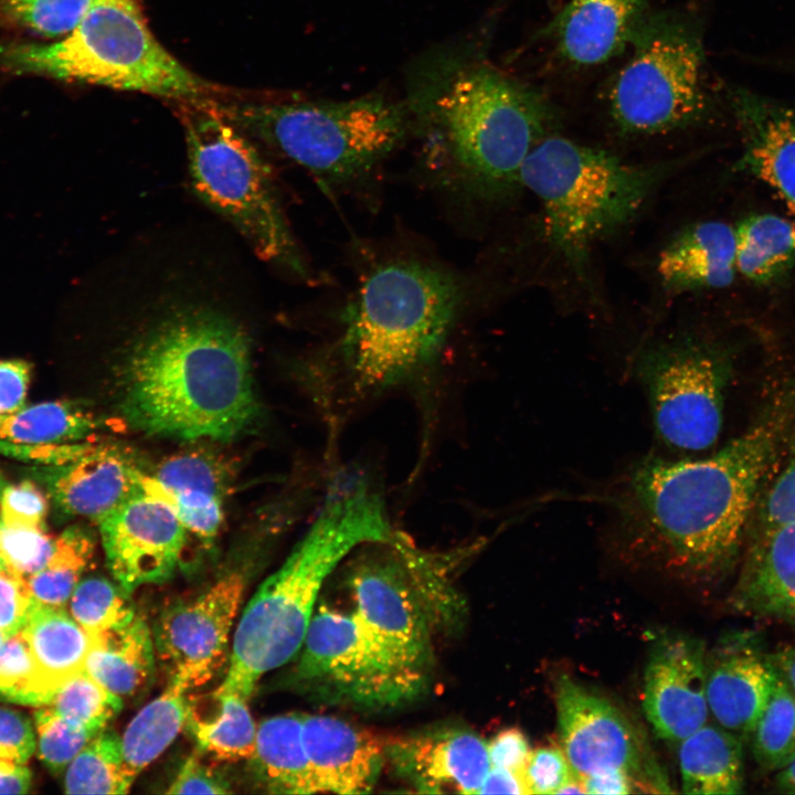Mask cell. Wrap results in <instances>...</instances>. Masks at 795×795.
<instances>
[{
    "label": "cell",
    "mask_w": 795,
    "mask_h": 795,
    "mask_svg": "<svg viewBox=\"0 0 795 795\" xmlns=\"http://www.w3.org/2000/svg\"><path fill=\"white\" fill-rule=\"evenodd\" d=\"M608 97L621 132L653 136L701 120L710 107L702 36L687 19L647 17Z\"/></svg>",
    "instance_id": "11"
},
{
    "label": "cell",
    "mask_w": 795,
    "mask_h": 795,
    "mask_svg": "<svg viewBox=\"0 0 795 795\" xmlns=\"http://www.w3.org/2000/svg\"><path fill=\"white\" fill-rule=\"evenodd\" d=\"M146 474L125 452L92 446L56 465L47 475L50 492L66 513L98 520L142 491Z\"/></svg>",
    "instance_id": "22"
},
{
    "label": "cell",
    "mask_w": 795,
    "mask_h": 795,
    "mask_svg": "<svg viewBox=\"0 0 795 795\" xmlns=\"http://www.w3.org/2000/svg\"><path fill=\"white\" fill-rule=\"evenodd\" d=\"M784 426L775 413L710 456L637 460L608 501L623 549L679 579H722L736 560Z\"/></svg>",
    "instance_id": "2"
},
{
    "label": "cell",
    "mask_w": 795,
    "mask_h": 795,
    "mask_svg": "<svg viewBox=\"0 0 795 795\" xmlns=\"http://www.w3.org/2000/svg\"><path fill=\"white\" fill-rule=\"evenodd\" d=\"M142 489L166 501L186 529L198 537L211 540L219 532L223 520V498L202 491L170 490L147 475L142 481Z\"/></svg>",
    "instance_id": "42"
},
{
    "label": "cell",
    "mask_w": 795,
    "mask_h": 795,
    "mask_svg": "<svg viewBox=\"0 0 795 795\" xmlns=\"http://www.w3.org/2000/svg\"><path fill=\"white\" fill-rule=\"evenodd\" d=\"M725 356L689 332H676L647 344L636 373L649 402L655 433L674 452H699L719 438Z\"/></svg>",
    "instance_id": "12"
},
{
    "label": "cell",
    "mask_w": 795,
    "mask_h": 795,
    "mask_svg": "<svg viewBox=\"0 0 795 795\" xmlns=\"http://www.w3.org/2000/svg\"><path fill=\"white\" fill-rule=\"evenodd\" d=\"M21 633L54 692L68 678L85 670L92 637L65 607L35 602Z\"/></svg>",
    "instance_id": "29"
},
{
    "label": "cell",
    "mask_w": 795,
    "mask_h": 795,
    "mask_svg": "<svg viewBox=\"0 0 795 795\" xmlns=\"http://www.w3.org/2000/svg\"><path fill=\"white\" fill-rule=\"evenodd\" d=\"M189 689L169 679L165 690L148 702L128 723L121 739L125 763L137 775L173 742L186 727L190 711Z\"/></svg>",
    "instance_id": "31"
},
{
    "label": "cell",
    "mask_w": 795,
    "mask_h": 795,
    "mask_svg": "<svg viewBox=\"0 0 795 795\" xmlns=\"http://www.w3.org/2000/svg\"><path fill=\"white\" fill-rule=\"evenodd\" d=\"M478 794H529L523 776L505 768L490 767Z\"/></svg>",
    "instance_id": "54"
},
{
    "label": "cell",
    "mask_w": 795,
    "mask_h": 795,
    "mask_svg": "<svg viewBox=\"0 0 795 795\" xmlns=\"http://www.w3.org/2000/svg\"><path fill=\"white\" fill-rule=\"evenodd\" d=\"M34 750L30 720L17 710L0 707V757L25 764Z\"/></svg>",
    "instance_id": "49"
},
{
    "label": "cell",
    "mask_w": 795,
    "mask_h": 795,
    "mask_svg": "<svg viewBox=\"0 0 795 795\" xmlns=\"http://www.w3.org/2000/svg\"><path fill=\"white\" fill-rule=\"evenodd\" d=\"M208 99L253 141L332 183L370 173L407 129L403 110L379 96L342 102Z\"/></svg>",
    "instance_id": "8"
},
{
    "label": "cell",
    "mask_w": 795,
    "mask_h": 795,
    "mask_svg": "<svg viewBox=\"0 0 795 795\" xmlns=\"http://www.w3.org/2000/svg\"><path fill=\"white\" fill-rule=\"evenodd\" d=\"M219 711L212 719H200L190 708L186 727L205 754L224 761L250 759L254 752L257 724L248 699L232 691L215 690Z\"/></svg>",
    "instance_id": "33"
},
{
    "label": "cell",
    "mask_w": 795,
    "mask_h": 795,
    "mask_svg": "<svg viewBox=\"0 0 795 795\" xmlns=\"http://www.w3.org/2000/svg\"><path fill=\"white\" fill-rule=\"evenodd\" d=\"M231 785L218 771L203 763L197 754L186 759L167 794H229Z\"/></svg>",
    "instance_id": "48"
},
{
    "label": "cell",
    "mask_w": 795,
    "mask_h": 795,
    "mask_svg": "<svg viewBox=\"0 0 795 795\" xmlns=\"http://www.w3.org/2000/svg\"><path fill=\"white\" fill-rule=\"evenodd\" d=\"M555 124L538 91L476 66L457 75L437 104L434 162L457 189L501 199L521 188L527 157Z\"/></svg>",
    "instance_id": "5"
},
{
    "label": "cell",
    "mask_w": 795,
    "mask_h": 795,
    "mask_svg": "<svg viewBox=\"0 0 795 795\" xmlns=\"http://www.w3.org/2000/svg\"><path fill=\"white\" fill-rule=\"evenodd\" d=\"M25 576L0 569V629L9 637L21 632L35 604Z\"/></svg>",
    "instance_id": "47"
},
{
    "label": "cell",
    "mask_w": 795,
    "mask_h": 795,
    "mask_svg": "<svg viewBox=\"0 0 795 795\" xmlns=\"http://www.w3.org/2000/svg\"><path fill=\"white\" fill-rule=\"evenodd\" d=\"M94 0H0V24L42 38L71 32Z\"/></svg>",
    "instance_id": "39"
},
{
    "label": "cell",
    "mask_w": 795,
    "mask_h": 795,
    "mask_svg": "<svg viewBox=\"0 0 795 795\" xmlns=\"http://www.w3.org/2000/svg\"><path fill=\"white\" fill-rule=\"evenodd\" d=\"M245 587V575L234 571L195 597L162 610L152 637L169 679L190 690L215 677L227 659L230 634Z\"/></svg>",
    "instance_id": "15"
},
{
    "label": "cell",
    "mask_w": 795,
    "mask_h": 795,
    "mask_svg": "<svg viewBox=\"0 0 795 795\" xmlns=\"http://www.w3.org/2000/svg\"><path fill=\"white\" fill-rule=\"evenodd\" d=\"M55 540L45 528L0 522V550L6 566L25 577L45 566L54 552Z\"/></svg>",
    "instance_id": "44"
},
{
    "label": "cell",
    "mask_w": 795,
    "mask_h": 795,
    "mask_svg": "<svg viewBox=\"0 0 795 795\" xmlns=\"http://www.w3.org/2000/svg\"><path fill=\"white\" fill-rule=\"evenodd\" d=\"M170 490H193L223 498L230 475L221 460L203 452H188L170 457L150 476Z\"/></svg>",
    "instance_id": "41"
},
{
    "label": "cell",
    "mask_w": 795,
    "mask_h": 795,
    "mask_svg": "<svg viewBox=\"0 0 795 795\" xmlns=\"http://www.w3.org/2000/svg\"><path fill=\"white\" fill-rule=\"evenodd\" d=\"M767 654L780 676L795 690V647L785 646Z\"/></svg>",
    "instance_id": "56"
},
{
    "label": "cell",
    "mask_w": 795,
    "mask_h": 795,
    "mask_svg": "<svg viewBox=\"0 0 795 795\" xmlns=\"http://www.w3.org/2000/svg\"><path fill=\"white\" fill-rule=\"evenodd\" d=\"M47 500L30 480L6 485L0 496V522L6 526L45 528Z\"/></svg>",
    "instance_id": "45"
},
{
    "label": "cell",
    "mask_w": 795,
    "mask_h": 795,
    "mask_svg": "<svg viewBox=\"0 0 795 795\" xmlns=\"http://www.w3.org/2000/svg\"><path fill=\"white\" fill-rule=\"evenodd\" d=\"M560 746L580 778L623 771L640 792H672L640 729L611 700L566 674L555 680Z\"/></svg>",
    "instance_id": "14"
},
{
    "label": "cell",
    "mask_w": 795,
    "mask_h": 795,
    "mask_svg": "<svg viewBox=\"0 0 795 795\" xmlns=\"http://www.w3.org/2000/svg\"><path fill=\"white\" fill-rule=\"evenodd\" d=\"M643 708L655 733L680 743L707 723V651L687 634L669 633L653 644L644 672Z\"/></svg>",
    "instance_id": "17"
},
{
    "label": "cell",
    "mask_w": 795,
    "mask_h": 795,
    "mask_svg": "<svg viewBox=\"0 0 795 795\" xmlns=\"http://www.w3.org/2000/svg\"><path fill=\"white\" fill-rule=\"evenodd\" d=\"M97 523L107 568L127 593L172 576L188 530L166 501L142 490Z\"/></svg>",
    "instance_id": "16"
},
{
    "label": "cell",
    "mask_w": 795,
    "mask_h": 795,
    "mask_svg": "<svg viewBox=\"0 0 795 795\" xmlns=\"http://www.w3.org/2000/svg\"><path fill=\"white\" fill-rule=\"evenodd\" d=\"M585 794L582 778L573 774L556 792V794Z\"/></svg>",
    "instance_id": "58"
},
{
    "label": "cell",
    "mask_w": 795,
    "mask_h": 795,
    "mask_svg": "<svg viewBox=\"0 0 795 795\" xmlns=\"http://www.w3.org/2000/svg\"><path fill=\"white\" fill-rule=\"evenodd\" d=\"M736 273L767 285L795 264V224L773 213L748 215L734 226Z\"/></svg>",
    "instance_id": "30"
},
{
    "label": "cell",
    "mask_w": 795,
    "mask_h": 795,
    "mask_svg": "<svg viewBox=\"0 0 795 795\" xmlns=\"http://www.w3.org/2000/svg\"><path fill=\"white\" fill-rule=\"evenodd\" d=\"M573 774L565 753L558 745L531 750L522 771L529 794H556Z\"/></svg>",
    "instance_id": "46"
},
{
    "label": "cell",
    "mask_w": 795,
    "mask_h": 795,
    "mask_svg": "<svg viewBox=\"0 0 795 795\" xmlns=\"http://www.w3.org/2000/svg\"><path fill=\"white\" fill-rule=\"evenodd\" d=\"M681 791L686 794H740L744 791L743 739L720 724L706 723L680 742Z\"/></svg>",
    "instance_id": "27"
},
{
    "label": "cell",
    "mask_w": 795,
    "mask_h": 795,
    "mask_svg": "<svg viewBox=\"0 0 795 795\" xmlns=\"http://www.w3.org/2000/svg\"><path fill=\"white\" fill-rule=\"evenodd\" d=\"M303 713H284L257 724L252 756L256 781L272 794H315L303 743Z\"/></svg>",
    "instance_id": "28"
},
{
    "label": "cell",
    "mask_w": 795,
    "mask_h": 795,
    "mask_svg": "<svg viewBox=\"0 0 795 795\" xmlns=\"http://www.w3.org/2000/svg\"><path fill=\"white\" fill-rule=\"evenodd\" d=\"M194 194L226 220L261 259L308 276L271 169L256 144L223 118L208 97L181 100Z\"/></svg>",
    "instance_id": "9"
},
{
    "label": "cell",
    "mask_w": 795,
    "mask_h": 795,
    "mask_svg": "<svg viewBox=\"0 0 795 795\" xmlns=\"http://www.w3.org/2000/svg\"><path fill=\"white\" fill-rule=\"evenodd\" d=\"M462 303L456 279L414 259L377 266L340 315L338 337L304 371L331 432L364 404L432 381Z\"/></svg>",
    "instance_id": "3"
},
{
    "label": "cell",
    "mask_w": 795,
    "mask_h": 795,
    "mask_svg": "<svg viewBox=\"0 0 795 795\" xmlns=\"http://www.w3.org/2000/svg\"><path fill=\"white\" fill-rule=\"evenodd\" d=\"M384 499L361 468L337 470L309 529L256 590L233 633L220 691L250 700L259 679L295 658L329 575L358 548L394 537Z\"/></svg>",
    "instance_id": "4"
},
{
    "label": "cell",
    "mask_w": 795,
    "mask_h": 795,
    "mask_svg": "<svg viewBox=\"0 0 795 795\" xmlns=\"http://www.w3.org/2000/svg\"><path fill=\"white\" fill-rule=\"evenodd\" d=\"M646 18V0H570L544 35L565 61L591 66L619 54Z\"/></svg>",
    "instance_id": "23"
},
{
    "label": "cell",
    "mask_w": 795,
    "mask_h": 795,
    "mask_svg": "<svg viewBox=\"0 0 795 795\" xmlns=\"http://www.w3.org/2000/svg\"><path fill=\"white\" fill-rule=\"evenodd\" d=\"M730 102L742 140L736 168L795 211V106L745 88L732 89Z\"/></svg>",
    "instance_id": "20"
},
{
    "label": "cell",
    "mask_w": 795,
    "mask_h": 795,
    "mask_svg": "<svg viewBox=\"0 0 795 795\" xmlns=\"http://www.w3.org/2000/svg\"><path fill=\"white\" fill-rule=\"evenodd\" d=\"M396 775L415 792L478 794L491 765L487 742L465 728L432 729L385 742Z\"/></svg>",
    "instance_id": "18"
},
{
    "label": "cell",
    "mask_w": 795,
    "mask_h": 795,
    "mask_svg": "<svg viewBox=\"0 0 795 795\" xmlns=\"http://www.w3.org/2000/svg\"><path fill=\"white\" fill-rule=\"evenodd\" d=\"M680 161L632 163L550 135L527 157L521 187L540 201L549 246L585 278L592 248L635 219Z\"/></svg>",
    "instance_id": "6"
},
{
    "label": "cell",
    "mask_w": 795,
    "mask_h": 795,
    "mask_svg": "<svg viewBox=\"0 0 795 795\" xmlns=\"http://www.w3.org/2000/svg\"><path fill=\"white\" fill-rule=\"evenodd\" d=\"M4 566H6V563H4V560L2 558L1 550H0V569H2Z\"/></svg>",
    "instance_id": "61"
},
{
    "label": "cell",
    "mask_w": 795,
    "mask_h": 795,
    "mask_svg": "<svg viewBox=\"0 0 795 795\" xmlns=\"http://www.w3.org/2000/svg\"><path fill=\"white\" fill-rule=\"evenodd\" d=\"M491 767L522 774L531 752L526 734L518 728H507L487 742Z\"/></svg>",
    "instance_id": "51"
},
{
    "label": "cell",
    "mask_w": 795,
    "mask_h": 795,
    "mask_svg": "<svg viewBox=\"0 0 795 795\" xmlns=\"http://www.w3.org/2000/svg\"><path fill=\"white\" fill-rule=\"evenodd\" d=\"M730 603L741 614L778 623L795 633V520L763 532Z\"/></svg>",
    "instance_id": "24"
},
{
    "label": "cell",
    "mask_w": 795,
    "mask_h": 795,
    "mask_svg": "<svg viewBox=\"0 0 795 795\" xmlns=\"http://www.w3.org/2000/svg\"><path fill=\"white\" fill-rule=\"evenodd\" d=\"M8 637H9V636L0 629V646L4 643V640H6Z\"/></svg>",
    "instance_id": "59"
},
{
    "label": "cell",
    "mask_w": 795,
    "mask_h": 795,
    "mask_svg": "<svg viewBox=\"0 0 795 795\" xmlns=\"http://www.w3.org/2000/svg\"><path fill=\"white\" fill-rule=\"evenodd\" d=\"M120 350L121 410L134 427L230 441L258 416L251 340L224 301L186 287L148 297Z\"/></svg>",
    "instance_id": "1"
},
{
    "label": "cell",
    "mask_w": 795,
    "mask_h": 795,
    "mask_svg": "<svg viewBox=\"0 0 795 795\" xmlns=\"http://www.w3.org/2000/svg\"><path fill=\"white\" fill-rule=\"evenodd\" d=\"M67 794H125L135 776L125 763L121 739L108 730L100 731L65 768Z\"/></svg>",
    "instance_id": "34"
},
{
    "label": "cell",
    "mask_w": 795,
    "mask_h": 795,
    "mask_svg": "<svg viewBox=\"0 0 795 795\" xmlns=\"http://www.w3.org/2000/svg\"><path fill=\"white\" fill-rule=\"evenodd\" d=\"M777 671L751 635L727 636L707 654V699L718 724L749 740L772 696Z\"/></svg>",
    "instance_id": "19"
},
{
    "label": "cell",
    "mask_w": 795,
    "mask_h": 795,
    "mask_svg": "<svg viewBox=\"0 0 795 795\" xmlns=\"http://www.w3.org/2000/svg\"><path fill=\"white\" fill-rule=\"evenodd\" d=\"M53 695L22 633L8 637L0 646V699L43 707Z\"/></svg>",
    "instance_id": "40"
},
{
    "label": "cell",
    "mask_w": 795,
    "mask_h": 795,
    "mask_svg": "<svg viewBox=\"0 0 795 795\" xmlns=\"http://www.w3.org/2000/svg\"><path fill=\"white\" fill-rule=\"evenodd\" d=\"M357 551L347 571L354 614L403 660L430 674L432 618L416 582L420 548L396 531L392 539Z\"/></svg>",
    "instance_id": "13"
},
{
    "label": "cell",
    "mask_w": 795,
    "mask_h": 795,
    "mask_svg": "<svg viewBox=\"0 0 795 795\" xmlns=\"http://www.w3.org/2000/svg\"><path fill=\"white\" fill-rule=\"evenodd\" d=\"M657 274L670 294L728 287L734 280V226L703 221L681 230L660 251Z\"/></svg>",
    "instance_id": "25"
},
{
    "label": "cell",
    "mask_w": 795,
    "mask_h": 795,
    "mask_svg": "<svg viewBox=\"0 0 795 795\" xmlns=\"http://www.w3.org/2000/svg\"><path fill=\"white\" fill-rule=\"evenodd\" d=\"M46 706L65 722L99 733L120 711L123 699L107 691L83 670L64 681Z\"/></svg>",
    "instance_id": "37"
},
{
    "label": "cell",
    "mask_w": 795,
    "mask_h": 795,
    "mask_svg": "<svg viewBox=\"0 0 795 795\" xmlns=\"http://www.w3.org/2000/svg\"><path fill=\"white\" fill-rule=\"evenodd\" d=\"M155 643L144 616L136 612L126 622L92 636L85 670L120 699L137 695L155 670Z\"/></svg>",
    "instance_id": "26"
},
{
    "label": "cell",
    "mask_w": 795,
    "mask_h": 795,
    "mask_svg": "<svg viewBox=\"0 0 795 795\" xmlns=\"http://www.w3.org/2000/svg\"><path fill=\"white\" fill-rule=\"evenodd\" d=\"M103 423L71 402H44L0 417V442L20 446L71 444L96 432Z\"/></svg>",
    "instance_id": "32"
},
{
    "label": "cell",
    "mask_w": 795,
    "mask_h": 795,
    "mask_svg": "<svg viewBox=\"0 0 795 795\" xmlns=\"http://www.w3.org/2000/svg\"><path fill=\"white\" fill-rule=\"evenodd\" d=\"M303 743L317 793H370L386 761L385 742L342 719L303 714Z\"/></svg>",
    "instance_id": "21"
},
{
    "label": "cell",
    "mask_w": 795,
    "mask_h": 795,
    "mask_svg": "<svg viewBox=\"0 0 795 795\" xmlns=\"http://www.w3.org/2000/svg\"><path fill=\"white\" fill-rule=\"evenodd\" d=\"M34 717L39 757L53 773L64 771L80 751L98 734L65 722L49 706L38 709Z\"/></svg>",
    "instance_id": "43"
},
{
    "label": "cell",
    "mask_w": 795,
    "mask_h": 795,
    "mask_svg": "<svg viewBox=\"0 0 795 795\" xmlns=\"http://www.w3.org/2000/svg\"><path fill=\"white\" fill-rule=\"evenodd\" d=\"M585 794L622 795L640 792L637 783L623 771H610L582 778Z\"/></svg>",
    "instance_id": "53"
},
{
    "label": "cell",
    "mask_w": 795,
    "mask_h": 795,
    "mask_svg": "<svg viewBox=\"0 0 795 795\" xmlns=\"http://www.w3.org/2000/svg\"><path fill=\"white\" fill-rule=\"evenodd\" d=\"M774 785L780 792L795 794V762L776 772Z\"/></svg>",
    "instance_id": "57"
},
{
    "label": "cell",
    "mask_w": 795,
    "mask_h": 795,
    "mask_svg": "<svg viewBox=\"0 0 795 795\" xmlns=\"http://www.w3.org/2000/svg\"><path fill=\"white\" fill-rule=\"evenodd\" d=\"M31 365L22 360L0 361V417L24 406Z\"/></svg>",
    "instance_id": "52"
},
{
    "label": "cell",
    "mask_w": 795,
    "mask_h": 795,
    "mask_svg": "<svg viewBox=\"0 0 795 795\" xmlns=\"http://www.w3.org/2000/svg\"><path fill=\"white\" fill-rule=\"evenodd\" d=\"M136 612L129 593L103 576L80 580L70 597V614L91 637L126 622Z\"/></svg>",
    "instance_id": "38"
},
{
    "label": "cell",
    "mask_w": 795,
    "mask_h": 795,
    "mask_svg": "<svg viewBox=\"0 0 795 795\" xmlns=\"http://www.w3.org/2000/svg\"><path fill=\"white\" fill-rule=\"evenodd\" d=\"M94 547L93 538L80 527H71L60 534L45 566L26 577L35 601L65 607L93 556Z\"/></svg>",
    "instance_id": "35"
},
{
    "label": "cell",
    "mask_w": 795,
    "mask_h": 795,
    "mask_svg": "<svg viewBox=\"0 0 795 795\" xmlns=\"http://www.w3.org/2000/svg\"><path fill=\"white\" fill-rule=\"evenodd\" d=\"M31 784L32 775L24 764L0 757V794H25Z\"/></svg>",
    "instance_id": "55"
},
{
    "label": "cell",
    "mask_w": 795,
    "mask_h": 795,
    "mask_svg": "<svg viewBox=\"0 0 795 795\" xmlns=\"http://www.w3.org/2000/svg\"><path fill=\"white\" fill-rule=\"evenodd\" d=\"M284 688L317 701L383 710L413 701L430 674L403 660L354 614L321 604L314 612Z\"/></svg>",
    "instance_id": "10"
},
{
    "label": "cell",
    "mask_w": 795,
    "mask_h": 795,
    "mask_svg": "<svg viewBox=\"0 0 795 795\" xmlns=\"http://www.w3.org/2000/svg\"><path fill=\"white\" fill-rule=\"evenodd\" d=\"M0 63L15 74L179 100L202 98L212 91L157 41L137 0H94L77 25L54 43L0 45Z\"/></svg>",
    "instance_id": "7"
},
{
    "label": "cell",
    "mask_w": 795,
    "mask_h": 795,
    "mask_svg": "<svg viewBox=\"0 0 795 795\" xmlns=\"http://www.w3.org/2000/svg\"><path fill=\"white\" fill-rule=\"evenodd\" d=\"M795 520V454L768 491L763 509L764 531Z\"/></svg>",
    "instance_id": "50"
},
{
    "label": "cell",
    "mask_w": 795,
    "mask_h": 795,
    "mask_svg": "<svg viewBox=\"0 0 795 795\" xmlns=\"http://www.w3.org/2000/svg\"><path fill=\"white\" fill-rule=\"evenodd\" d=\"M4 487H6V480H4V478L2 477V475L0 474V496H1V492H2V490H3Z\"/></svg>",
    "instance_id": "60"
},
{
    "label": "cell",
    "mask_w": 795,
    "mask_h": 795,
    "mask_svg": "<svg viewBox=\"0 0 795 795\" xmlns=\"http://www.w3.org/2000/svg\"><path fill=\"white\" fill-rule=\"evenodd\" d=\"M757 765L778 772L795 762V690L780 676L750 739Z\"/></svg>",
    "instance_id": "36"
}]
</instances>
